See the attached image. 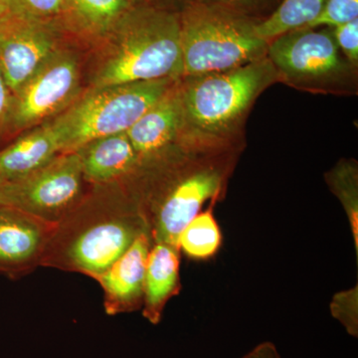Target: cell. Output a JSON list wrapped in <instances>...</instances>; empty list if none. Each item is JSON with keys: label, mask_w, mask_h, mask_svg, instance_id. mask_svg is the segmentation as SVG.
I'll return each mask as SVG.
<instances>
[{"label": "cell", "mask_w": 358, "mask_h": 358, "mask_svg": "<svg viewBox=\"0 0 358 358\" xmlns=\"http://www.w3.org/2000/svg\"><path fill=\"white\" fill-rule=\"evenodd\" d=\"M178 80L94 88L52 121L60 136L61 154L75 152L96 138L127 133Z\"/></svg>", "instance_id": "cell-5"}, {"label": "cell", "mask_w": 358, "mask_h": 358, "mask_svg": "<svg viewBox=\"0 0 358 358\" xmlns=\"http://www.w3.org/2000/svg\"><path fill=\"white\" fill-rule=\"evenodd\" d=\"M242 358H281L272 343H260Z\"/></svg>", "instance_id": "cell-26"}, {"label": "cell", "mask_w": 358, "mask_h": 358, "mask_svg": "<svg viewBox=\"0 0 358 358\" xmlns=\"http://www.w3.org/2000/svg\"><path fill=\"white\" fill-rule=\"evenodd\" d=\"M199 1L213 4V6L226 7V8L233 9V10L242 13V9L244 7L253 6V4L261 1V0H199Z\"/></svg>", "instance_id": "cell-27"}, {"label": "cell", "mask_w": 358, "mask_h": 358, "mask_svg": "<svg viewBox=\"0 0 358 358\" xmlns=\"http://www.w3.org/2000/svg\"><path fill=\"white\" fill-rule=\"evenodd\" d=\"M8 13L68 28L75 26L69 0H9Z\"/></svg>", "instance_id": "cell-21"}, {"label": "cell", "mask_w": 358, "mask_h": 358, "mask_svg": "<svg viewBox=\"0 0 358 358\" xmlns=\"http://www.w3.org/2000/svg\"><path fill=\"white\" fill-rule=\"evenodd\" d=\"M110 56L94 88L183 76L179 13L138 2L110 30Z\"/></svg>", "instance_id": "cell-1"}, {"label": "cell", "mask_w": 358, "mask_h": 358, "mask_svg": "<svg viewBox=\"0 0 358 358\" xmlns=\"http://www.w3.org/2000/svg\"><path fill=\"white\" fill-rule=\"evenodd\" d=\"M358 289L341 292L334 296L331 303V312L334 317L345 327L350 336H358Z\"/></svg>", "instance_id": "cell-23"}, {"label": "cell", "mask_w": 358, "mask_h": 358, "mask_svg": "<svg viewBox=\"0 0 358 358\" xmlns=\"http://www.w3.org/2000/svg\"><path fill=\"white\" fill-rule=\"evenodd\" d=\"M150 247V232L145 231L119 260L96 278L103 289L106 312L109 315L133 312L143 306L145 268Z\"/></svg>", "instance_id": "cell-12"}, {"label": "cell", "mask_w": 358, "mask_h": 358, "mask_svg": "<svg viewBox=\"0 0 358 358\" xmlns=\"http://www.w3.org/2000/svg\"><path fill=\"white\" fill-rule=\"evenodd\" d=\"M279 77L268 57L242 67L183 77L179 85L185 133L193 148L219 152L242 124L259 95Z\"/></svg>", "instance_id": "cell-2"}, {"label": "cell", "mask_w": 358, "mask_h": 358, "mask_svg": "<svg viewBox=\"0 0 358 358\" xmlns=\"http://www.w3.org/2000/svg\"><path fill=\"white\" fill-rule=\"evenodd\" d=\"M9 0H0V18L8 13Z\"/></svg>", "instance_id": "cell-29"}, {"label": "cell", "mask_w": 358, "mask_h": 358, "mask_svg": "<svg viewBox=\"0 0 358 358\" xmlns=\"http://www.w3.org/2000/svg\"><path fill=\"white\" fill-rule=\"evenodd\" d=\"M222 242L220 228L212 209L199 212L181 231L178 249L190 258L206 260L217 253Z\"/></svg>", "instance_id": "cell-19"}, {"label": "cell", "mask_w": 358, "mask_h": 358, "mask_svg": "<svg viewBox=\"0 0 358 358\" xmlns=\"http://www.w3.org/2000/svg\"><path fill=\"white\" fill-rule=\"evenodd\" d=\"M75 152L81 160L85 180L96 185L124 178L141 162L127 133L96 138Z\"/></svg>", "instance_id": "cell-14"}, {"label": "cell", "mask_w": 358, "mask_h": 358, "mask_svg": "<svg viewBox=\"0 0 358 358\" xmlns=\"http://www.w3.org/2000/svg\"><path fill=\"white\" fill-rule=\"evenodd\" d=\"M79 83L76 57L58 49L13 96L4 133L28 128L69 107Z\"/></svg>", "instance_id": "cell-8"}, {"label": "cell", "mask_w": 358, "mask_h": 358, "mask_svg": "<svg viewBox=\"0 0 358 358\" xmlns=\"http://www.w3.org/2000/svg\"><path fill=\"white\" fill-rule=\"evenodd\" d=\"M64 29L11 13L0 18V70L13 95L58 50Z\"/></svg>", "instance_id": "cell-10"}, {"label": "cell", "mask_w": 358, "mask_h": 358, "mask_svg": "<svg viewBox=\"0 0 358 358\" xmlns=\"http://www.w3.org/2000/svg\"><path fill=\"white\" fill-rule=\"evenodd\" d=\"M326 0H282L270 17L256 23V32L266 41L306 28L320 13Z\"/></svg>", "instance_id": "cell-17"}, {"label": "cell", "mask_w": 358, "mask_h": 358, "mask_svg": "<svg viewBox=\"0 0 358 358\" xmlns=\"http://www.w3.org/2000/svg\"><path fill=\"white\" fill-rule=\"evenodd\" d=\"M183 76L224 72L267 57L268 42L243 13L195 0L179 13Z\"/></svg>", "instance_id": "cell-3"}, {"label": "cell", "mask_w": 358, "mask_h": 358, "mask_svg": "<svg viewBox=\"0 0 358 358\" xmlns=\"http://www.w3.org/2000/svg\"><path fill=\"white\" fill-rule=\"evenodd\" d=\"M13 93L9 89L1 70H0V136L4 133V127L9 109H10Z\"/></svg>", "instance_id": "cell-25"}, {"label": "cell", "mask_w": 358, "mask_h": 358, "mask_svg": "<svg viewBox=\"0 0 358 358\" xmlns=\"http://www.w3.org/2000/svg\"><path fill=\"white\" fill-rule=\"evenodd\" d=\"M176 83L127 131L141 162L162 154L185 133V113Z\"/></svg>", "instance_id": "cell-13"}, {"label": "cell", "mask_w": 358, "mask_h": 358, "mask_svg": "<svg viewBox=\"0 0 358 358\" xmlns=\"http://www.w3.org/2000/svg\"><path fill=\"white\" fill-rule=\"evenodd\" d=\"M56 226L13 207H0V274L13 279L41 265Z\"/></svg>", "instance_id": "cell-11"}, {"label": "cell", "mask_w": 358, "mask_h": 358, "mask_svg": "<svg viewBox=\"0 0 358 358\" xmlns=\"http://www.w3.org/2000/svg\"><path fill=\"white\" fill-rule=\"evenodd\" d=\"M145 231H150V227L145 215L140 211L112 209L82 218L68 215L56 226L41 265L96 279Z\"/></svg>", "instance_id": "cell-4"}, {"label": "cell", "mask_w": 358, "mask_h": 358, "mask_svg": "<svg viewBox=\"0 0 358 358\" xmlns=\"http://www.w3.org/2000/svg\"><path fill=\"white\" fill-rule=\"evenodd\" d=\"M140 0H69L73 22L90 32L107 34Z\"/></svg>", "instance_id": "cell-18"}, {"label": "cell", "mask_w": 358, "mask_h": 358, "mask_svg": "<svg viewBox=\"0 0 358 358\" xmlns=\"http://www.w3.org/2000/svg\"><path fill=\"white\" fill-rule=\"evenodd\" d=\"M358 20V0H326L320 15L306 28L346 24Z\"/></svg>", "instance_id": "cell-22"}, {"label": "cell", "mask_w": 358, "mask_h": 358, "mask_svg": "<svg viewBox=\"0 0 358 358\" xmlns=\"http://www.w3.org/2000/svg\"><path fill=\"white\" fill-rule=\"evenodd\" d=\"M6 181L0 179V207L6 206Z\"/></svg>", "instance_id": "cell-28"}, {"label": "cell", "mask_w": 358, "mask_h": 358, "mask_svg": "<svg viewBox=\"0 0 358 358\" xmlns=\"http://www.w3.org/2000/svg\"><path fill=\"white\" fill-rule=\"evenodd\" d=\"M329 189L336 195L345 208L357 256L358 254V169L355 160H341L326 174Z\"/></svg>", "instance_id": "cell-20"}, {"label": "cell", "mask_w": 358, "mask_h": 358, "mask_svg": "<svg viewBox=\"0 0 358 358\" xmlns=\"http://www.w3.org/2000/svg\"><path fill=\"white\" fill-rule=\"evenodd\" d=\"M267 57L278 75L296 83L338 79L345 72L334 33L301 28L268 42Z\"/></svg>", "instance_id": "cell-9"}, {"label": "cell", "mask_w": 358, "mask_h": 358, "mask_svg": "<svg viewBox=\"0 0 358 358\" xmlns=\"http://www.w3.org/2000/svg\"><path fill=\"white\" fill-rule=\"evenodd\" d=\"M227 169L218 159L201 157L174 179L152 208L148 226L154 241L178 248L181 231L201 212L207 200L215 199L222 190Z\"/></svg>", "instance_id": "cell-7"}, {"label": "cell", "mask_w": 358, "mask_h": 358, "mask_svg": "<svg viewBox=\"0 0 358 358\" xmlns=\"http://www.w3.org/2000/svg\"><path fill=\"white\" fill-rule=\"evenodd\" d=\"M84 180L77 152L60 154L29 176L6 181V206L57 225L76 207Z\"/></svg>", "instance_id": "cell-6"}, {"label": "cell", "mask_w": 358, "mask_h": 358, "mask_svg": "<svg viewBox=\"0 0 358 358\" xmlns=\"http://www.w3.org/2000/svg\"><path fill=\"white\" fill-rule=\"evenodd\" d=\"M60 154V136L53 122H44L0 150V179L13 181L25 178Z\"/></svg>", "instance_id": "cell-15"}, {"label": "cell", "mask_w": 358, "mask_h": 358, "mask_svg": "<svg viewBox=\"0 0 358 358\" xmlns=\"http://www.w3.org/2000/svg\"><path fill=\"white\" fill-rule=\"evenodd\" d=\"M334 37L338 48L352 64L358 61V20L334 27Z\"/></svg>", "instance_id": "cell-24"}, {"label": "cell", "mask_w": 358, "mask_h": 358, "mask_svg": "<svg viewBox=\"0 0 358 358\" xmlns=\"http://www.w3.org/2000/svg\"><path fill=\"white\" fill-rule=\"evenodd\" d=\"M179 249L155 242L148 253L143 288V315L152 324H159L167 301L178 293Z\"/></svg>", "instance_id": "cell-16"}]
</instances>
